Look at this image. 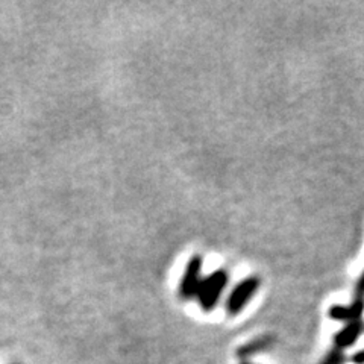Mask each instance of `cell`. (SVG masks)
<instances>
[{"label":"cell","instance_id":"5b68a950","mask_svg":"<svg viewBox=\"0 0 364 364\" xmlns=\"http://www.w3.org/2000/svg\"><path fill=\"white\" fill-rule=\"evenodd\" d=\"M277 343V337L275 336H270V334H264V336H259L254 340L247 341L243 346H240L237 349V357L240 360H246L254 357L257 354H261V352H266L269 349H272Z\"/></svg>","mask_w":364,"mask_h":364},{"label":"cell","instance_id":"277c9868","mask_svg":"<svg viewBox=\"0 0 364 364\" xmlns=\"http://www.w3.org/2000/svg\"><path fill=\"white\" fill-rule=\"evenodd\" d=\"M363 311H364V298L355 296L354 302H352L350 305H348V306L333 305L331 309H329L328 314H329V317L334 318V321L350 323V322L360 321Z\"/></svg>","mask_w":364,"mask_h":364},{"label":"cell","instance_id":"3957f363","mask_svg":"<svg viewBox=\"0 0 364 364\" xmlns=\"http://www.w3.org/2000/svg\"><path fill=\"white\" fill-rule=\"evenodd\" d=\"M202 282V258L199 255H193L187 263V267L182 273L179 284V298L190 301L198 294V290Z\"/></svg>","mask_w":364,"mask_h":364},{"label":"cell","instance_id":"6da1fadb","mask_svg":"<svg viewBox=\"0 0 364 364\" xmlns=\"http://www.w3.org/2000/svg\"><path fill=\"white\" fill-rule=\"evenodd\" d=\"M228 281H230V275H228V272L223 269L215 270L211 275L202 279L196 296L203 311H213L215 306H218L228 286Z\"/></svg>","mask_w":364,"mask_h":364},{"label":"cell","instance_id":"ba28073f","mask_svg":"<svg viewBox=\"0 0 364 364\" xmlns=\"http://www.w3.org/2000/svg\"><path fill=\"white\" fill-rule=\"evenodd\" d=\"M355 296H360V298H364V272H363V275L360 277V279H358V282H357Z\"/></svg>","mask_w":364,"mask_h":364},{"label":"cell","instance_id":"9c48e42d","mask_svg":"<svg viewBox=\"0 0 364 364\" xmlns=\"http://www.w3.org/2000/svg\"><path fill=\"white\" fill-rule=\"evenodd\" d=\"M352 361H354L355 364H364V350L357 352V354L352 357Z\"/></svg>","mask_w":364,"mask_h":364},{"label":"cell","instance_id":"52a82bcc","mask_svg":"<svg viewBox=\"0 0 364 364\" xmlns=\"http://www.w3.org/2000/svg\"><path fill=\"white\" fill-rule=\"evenodd\" d=\"M321 364H345V352L334 348L331 352H328Z\"/></svg>","mask_w":364,"mask_h":364},{"label":"cell","instance_id":"8992f818","mask_svg":"<svg viewBox=\"0 0 364 364\" xmlns=\"http://www.w3.org/2000/svg\"><path fill=\"white\" fill-rule=\"evenodd\" d=\"M364 331V323L361 321H355L348 323L341 331H338L334 336V346L336 349L343 350L349 346H352L357 341V338L361 336Z\"/></svg>","mask_w":364,"mask_h":364},{"label":"cell","instance_id":"30bf717a","mask_svg":"<svg viewBox=\"0 0 364 364\" xmlns=\"http://www.w3.org/2000/svg\"><path fill=\"white\" fill-rule=\"evenodd\" d=\"M242 364H252V363H247V361H243Z\"/></svg>","mask_w":364,"mask_h":364},{"label":"cell","instance_id":"7a4b0ae2","mask_svg":"<svg viewBox=\"0 0 364 364\" xmlns=\"http://www.w3.org/2000/svg\"><path fill=\"white\" fill-rule=\"evenodd\" d=\"M259 286L261 279L258 277H247L242 282H238L226 299V313L230 316H237L238 313H242L249 301L257 294Z\"/></svg>","mask_w":364,"mask_h":364}]
</instances>
